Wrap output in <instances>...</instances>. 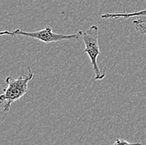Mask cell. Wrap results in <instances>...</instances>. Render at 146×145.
<instances>
[{"instance_id": "7a4b0ae2", "label": "cell", "mask_w": 146, "mask_h": 145, "mask_svg": "<svg viewBox=\"0 0 146 145\" xmlns=\"http://www.w3.org/2000/svg\"><path fill=\"white\" fill-rule=\"evenodd\" d=\"M83 32L78 31L76 34H56L52 31V28L50 26H46L44 29L35 31V32H26L23 31L20 28H16L13 31H1L0 32V36H24L27 38H35L36 40H39L41 42H43L45 44H50V43H54V42H59V41H63V40H72V39H78L82 36Z\"/></svg>"}, {"instance_id": "3957f363", "label": "cell", "mask_w": 146, "mask_h": 145, "mask_svg": "<svg viewBox=\"0 0 146 145\" xmlns=\"http://www.w3.org/2000/svg\"><path fill=\"white\" fill-rule=\"evenodd\" d=\"M82 39L85 44V49L83 53L87 54L91 59L92 68L95 73L96 80H102L106 72H103L97 64V58L100 54V48L99 46V28L96 25H92L86 31L83 32Z\"/></svg>"}, {"instance_id": "5b68a950", "label": "cell", "mask_w": 146, "mask_h": 145, "mask_svg": "<svg viewBox=\"0 0 146 145\" xmlns=\"http://www.w3.org/2000/svg\"><path fill=\"white\" fill-rule=\"evenodd\" d=\"M133 24L135 28L139 34H145L146 35V20L143 19H135L133 21Z\"/></svg>"}, {"instance_id": "277c9868", "label": "cell", "mask_w": 146, "mask_h": 145, "mask_svg": "<svg viewBox=\"0 0 146 145\" xmlns=\"http://www.w3.org/2000/svg\"><path fill=\"white\" fill-rule=\"evenodd\" d=\"M135 16H146V9L132 12V13H104L100 15L101 18H129Z\"/></svg>"}, {"instance_id": "6da1fadb", "label": "cell", "mask_w": 146, "mask_h": 145, "mask_svg": "<svg viewBox=\"0 0 146 145\" xmlns=\"http://www.w3.org/2000/svg\"><path fill=\"white\" fill-rule=\"evenodd\" d=\"M34 77V74L28 67V73L27 75L20 76L14 79L12 77H7L5 83L7 87L3 89V93L0 94V103H5L3 107V112H9L11 105L28 92V83Z\"/></svg>"}, {"instance_id": "8992f818", "label": "cell", "mask_w": 146, "mask_h": 145, "mask_svg": "<svg viewBox=\"0 0 146 145\" xmlns=\"http://www.w3.org/2000/svg\"><path fill=\"white\" fill-rule=\"evenodd\" d=\"M113 145H142V144H141L140 143H130V142H128V141L125 140V139H119V138H117Z\"/></svg>"}]
</instances>
